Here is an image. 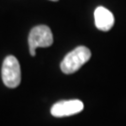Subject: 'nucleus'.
<instances>
[{
	"mask_svg": "<svg viewBox=\"0 0 126 126\" xmlns=\"http://www.w3.org/2000/svg\"><path fill=\"white\" fill-rule=\"evenodd\" d=\"M92 52L87 47L79 46L64 56L60 64L61 70L64 74H73L77 72L90 60Z\"/></svg>",
	"mask_w": 126,
	"mask_h": 126,
	"instance_id": "obj_1",
	"label": "nucleus"
},
{
	"mask_svg": "<svg viewBox=\"0 0 126 126\" xmlns=\"http://www.w3.org/2000/svg\"><path fill=\"white\" fill-rule=\"evenodd\" d=\"M29 50L32 56L36 55L37 48H48L53 44V35L47 25H37L32 28L28 36Z\"/></svg>",
	"mask_w": 126,
	"mask_h": 126,
	"instance_id": "obj_2",
	"label": "nucleus"
},
{
	"mask_svg": "<svg viewBox=\"0 0 126 126\" xmlns=\"http://www.w3.org/2000/svg\"><path fill=\"white\" fill-rule=\"evenodd\" d=\"M2 80L5 86L9 88H16L20 85L22 79L21 66L18 59L13 55H9L5 58L2 64Z\"/></svg>",
	"mask_w": 126,
	"mask_h": 126,
	"instance_id": "obj_3",
	"label": "nucleus"
},
{
	"mask_svg": "<svg viewBox=\"0 0 126 126\" xmlns=\"http://www.w3.org/2000/svg\"><path fill=\"white\" fill-rule=\"evenodd\" d=\"M83 108L84 105L80 100H64L54 104L50 108V113L56 118L68 117L81 112Z\"/></svg>",
	"mask_w": 126,
	"mask_h": 126,
	"instance_id": "obj_4",
	"label": "nucleus"
},
{
	"mask_svg": "<svg viewBox=\"0 0 126 126\" xmlns=\"http://www.w3.org/2000/svg\"><path fill=\"white\" fill-rule=\"evenodd\" d=\"M95 26L99 30L107 32L110 30L114 25L115 18L112 12L104 7H98L94 10Z\"/></svg>",
	"mask_w": 126,
	"mask_h": 126,
	"instance_id": "obj_5",
	"label": "nucleus"
},
{
	"mask_svg": "<svg viewBox=\"0 0 126 126\" xmlns=\"http://www.w3.org/2000/svg\"><path fill=\"white\" fill-rule=\"evenodd\" d=\"M50 1H53V2H56V1H58V0H50Z\"/></svg>",
	"mask_w": 126,
	"mask_h": 126,
	"instance_id": "obj_6",
	"label": "nucleus"
}]
</instances>
